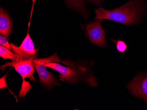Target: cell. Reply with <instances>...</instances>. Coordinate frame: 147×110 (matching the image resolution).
<instances>
[{
	"instance_id": "obj_14",
	"label": "cell",
	"mask_w": 147,
	"mask_h": 110,
	"mask_svg": "<svg viewBox=\"0 0 147 110\" xmlns=\"http://www.w3.org/2000/svg\"><path fill=\"white\" fill-rule=\"evenodd\" d=\"M90 1H92V2H93V3H94V0H90Z\"/></svg>"
},
{
	"instance_id": "obj_4",
	"label": "cell",
	"mask_w": 147,
	"mask_h": 110,
	"mask_svg": "<svg viewBox=\"0 0 147 110\" xmlns=\"http://www.w3.org/2000/svg\"><path fill=\"white\" fill-rule=\"evenodd\" d=\"M62 62L57 54L45 59H34V67L39 77L40 82L42 86L50 89L54 86L59 85V83L52 73L46 69L45 64L49 62Z\"/></svg>"
},
{
	"instance_id": "obj_11",
	"label": "cell",
	"mask_w": 147,
	"mask_h": 110,
	"mask_svg": "<svg viewBox=\"0 0 147 110\" xmlns=\"http://www.w3.org/2000/svg\"><path fill=\"white\" fill-rule=\"evenodd\" d=\"M111 41L115 43L117 50L120 52L123 53L124 55L125 52L127 48V46L126 43L120 39L119 40H114L112 39H110Z\"/></svg>"
},
{
	"instance_id": "obj_2",
	"label": "cell",
	"mask_w": 147,
	"mask_h": 110,
	"mask_svg": "<svg viewBox=\"0 0 147 110\" xmlns=\"http://www.w3.org/2000/svg\"><path fill=\"white\" fill-rule=\"evenodd\" d=\"M143 11L142 4L139 0H130L114 9L108 10L102 7L96 9L95 10L96 14L95 19H107L131 25L139 23Z\"/></svg>"
},
{
	"instance_id": "obj_1",
	"label": "cell",
	"mask_w": 147,
	"mask_h": 110,
	"mask_svg": "<svg viewBox=\"0 0 147 110\" xmlns=\"http://www.w3.org/2000/svg\"><path fill=\"white\" fill-rule=\"evenodd\" d=\"M62 62L68 66L64 67L57 62L45 63L44 66L59 72L61 80L67 83L76 84L83 81L91 87H97V79L92 73L90 68L86 64L68 60Z\"/></svg>"
},
{
	"instance_id": "obj_5",
	"label": "cell",
	"mask_w": 147,
	"mask_h": 110,
	"mask_svg": "<svg viewBox=\"0 0 147 110\" xmlns=\"http://www.w3.org/2000/svg\"><path fill=\"white\" fill-rule=\"evenodd\" d=\"M94 21L82 25L86 36L90 41L100 47H106V31L101 25L102 19H95Z\"/></svg>"
},
{
	"instance_id": "obj_3",
	"label": "cell",
	"mask_w": 147,
	"mask_h": 110,
	"mask_svg": "<svg viewBox=\"0 0 147 110\" xmlns=\"http://www.w3.org/2000/svg\"><path fill=\"white\" fill-rule=\"evenodd\" d=\"M10 66L14 67L16 72L22 77L23 79L22 88L20 91L19 96L20 97H24L27 92L32 88L29 82H26L25 79L29 78L33 82H36L33 75L36 70L34 63V59L24 60L19 61H12L8 62L1 66V69Z\"/></svg>"
},
{
	"instance_id": "obj_10",
	"label": "cell",
	"mask_w": 147,
	"mask_h": 110,
	"mask_svg": "<svg viewBox=\"0 0 147 110\" xmlns=\"http://www.w3.org/2000/svg\"><path fill=\"white\" fill-rule=\"evenodd\" d=\"M0 56L4 59H10L12 61H19L25 60L14 52H12V51L1 45L0 46Z\"/></svg>"
},
{
	"instance_id": "obj_7",
	"label": "cell",
	"mask_w": 147,
	"mask_h": 110,
	"mask_svg": "<svg viewBox=\"0 0 147 110\" xmlns=\"http://www.w3.org/2000/svg\"><path fill=\"white\" fill-rule=\"evenodd\" d=\"M130 93L138 98L143 99L147 104V74H139L127 86Z\"/></svg>"
},
{
	"instance_id": "obj_6",
	"label": "cell",
	"mask_w": 147,
	"mask_h": 110,
	"mask_svg": "<svg viewBox=\"0 0 147 110\" xmlns=\"http://www.w3.org/2000/svg\"><path fill=\"white\" fill-rule=\"evenodd\" d=\"M13 51L25 60L34 59H36L38 49L34 48L33 41L29 33L26 35L22 43L18 47L13 43H10Z\"/></svg>"
},
{
	"instance_id": "obj_8",
	"label": "cell",
	"mask_w": 147,
	"mask_h": 110,
	"mask_svg": "<svg viewBox=\"0 0 147 110\" xmlns=\"http://www.w3.org/2000/svg\"><path fill=\"white\" fill-rule=\"evenodd\" d=\"M12 23L11 19L2 8L0 10V34L9 38L12 33Z\"/></svg>"
},
{
	"instance_id": "obj_13",
	"label": "cell",
	"mask_w": 147,
	"mask_h": 110,
	"mask_svg": "<svg viewBox=\"0 0 147 110\" xmlns=\"http://www.w3.org/2000/svg\"><path fill=\"white\" fill-rule=\"evenodd\" d=\"M7 74L4 75L1 79V89L4 88H7V84L6 81V76Z\"/></svg>"
},
{
	"instance_id": "obj_12",
	"label": "cell",
	"mask_w": 147,
	"mask_h": 110,
	"mask_svg": "<svg viewBox=\"0 0 147 110\" xmlns=\"http://www.w3.org/2000/svg\"><path fill=\"white\" fill-rule=\"evenodd\" d=\"M6 38H6L5 37L1 35L0 36V45L13 51V50L11 47L10 43H9Z\"/></svg>"
},
{
	"instance_id": "obj_9",
	"label": "cell",
	"mask_w": 147,
	"mask_h": 110,
	"mask_svg": "<svg viewBox=\"0 0 147 110\" xmlns=\"http://www.w3.org/2000/svg\"><path fill=\"white\" fill-rule=\"evenodd\" d=\"M65 2L69 8L78 11L86 19L88 17V11L85 7V0H65Z\"/></svg>"
}]
</instances>
